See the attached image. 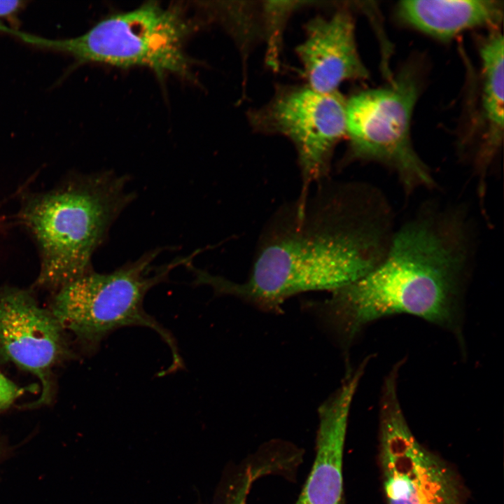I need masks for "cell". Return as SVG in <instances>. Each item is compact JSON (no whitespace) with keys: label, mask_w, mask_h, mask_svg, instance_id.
Instances as JSON below:
<instances>
[{"label":"cell","mask_w":504,"mask_h":504,"mask_svg":"<svg viewBox=\"0 0 504 504\" xmlns=\"http://www.w3.org/2000/svg\"><path fill=\"white\" fill-rule=\"evenodd\" d=\"M397 227L377 186L330 177L286 202L267 219L246 280L204 272L200 284L267 312L295 295L335 291L361 278L385 257Z\"/></svg>","instance_id":"6da1fadb"},{"label":"cell","mask_w":504,"mask_h":504,"mask_svg":"<svg viewBox=\"0 0 504 504\" xmlns=\"http://www.w3.org/2000/svg\"><path fill=\"white\" fill-rule=\"evenodd\" d=\"M477 237L465 204L426 201L397 225L382 262L331 292L317 304L318 313L345 350L373 322L408 314L451 333L465 356V298Z\"/></svg>","instance_id":"7a4b0ae2"},{"label":"cell","mask_w":504,"mask_h":504,"mask_svg":"<svg viewBox=\"0 0 504 504\" xmlns=\"http://www.w3.org/2000/svg\"><path fill=\"white\" fill-rule=\"evenodd\" d=\"M111 171L76 174L49 190L26 193L16 220L34 240L38 288L56 291L92 270L94 253L135 195Z\"/></svg>","instance_id":"3957f363"},{"label":"cell","mask_w":504,"mask_h":504,"mask_svg":"<svg viewBox=\"0 0 504 504\" xmlns=\"http://www.w3.org/2000/svg\"><path fill=\"white\" fill-rule=\"evenodd\" d=\"M162 250L158 248L146 252L108 273L91 270L57 290L50 310L64 330H69L92 351L106 337L121 328L152 329L172 353V363L167 373L183 368L176 339L146 312L144 301L152 288L167 280L176 267L191 263L200 251L166 264L154 265Z\"/></svg>","instance_id":"277c9868"},{"label":"cell","mask_w":504,"mask_h":504,"mask_svg":"<svg viewBox=\"0 0 504 504\" xmlns=\"http://www.w3.org/2000/svg\"><path fill=\"white\" fill-rule=\"evenodd\" d=\"M192 28L179 8L150 1L107 16L76 37L52 39L15 29L8 33L26 43L69 55L81 63L143 66L159 76L172 74L191 78L192 62L184 45Z\"/></svg>","instance_id":"5b68a950"},{"label":"cell","mask_w":504,"mask_h":504,"mask_svg":"<svg viewBox=\"0 0 504 504\" xmlns=\"http://www.w3.org/2000/svg\"><path fill=\"white\" fill-rule=\"evenodd\" d=\"M419 87L415 74L403 70L389 84L359 92L346 100L349 146L340 168L355 162L377 163L392 172L406 196L437 188L435 176L411 139Z\"/></svg>","instance_id":"8992f818"},{"label":"cell","mask_w":504,"mask_h":504,"mask_svg":"<svg viewBox=\"0 0 504 504\" xmlns=\"http://www.w3.org/2000/svg\"><path fill=\"white\" fill-rule=\"evenodd\" d=\"M401 359L385 376L379 397L380 463L386 504H461L450 469L412 433L399 400Z\"/></svg>","instance_id":"52a82bcc"},{"label":"cell","mask_w":504,"mask_h":504,"mask_svg":"<svg viewBox=\"0 0 504 504\" xmlns=\"http://www.w3.org/2000/svg\"><path fill=\"white\" fill-rule=\"evenodd\" d=\"M346 102L337 91L297 87L281 90L251 115L258 130L283 135L294 146L301 180L298 195L330 177L334 150L346 136Z\"/></svg>","instance_id":"ba28073f"},{"label":"cell","mask_w":504,"mask_h":504,"mask_svg":"<svg viewBox=\"0 0 504 504\" xmlns=\"http://www.w3.org/2000/svg\"><path fill=\"white\" fill-rule=\"evenodd\" d=\"M65 330L31 292L0 288V360L29 372L41 383L39 398L27 407L48 404L52 398V371L70 355Z\"/></svg>","instance_id":"9c48e42d"},{"label":"cell","mask_w":504,"mask_h":504,"mask_svg":"<svg viewBox=\"0 0 504 504\" xmlns=\"http://www.w3.org/2000/svg\"><path fill=\"white\" fill-rule=\"evenodd\" d=\"M296 52L307 86L316 92H335L345 80L368 77L357 49L354 22L346 10L311 20Z\"/></svg>","instance_id":"30bf717a"},{"label":"cell","mask_w":504,"mask_h":504,"mask_svg":"<svg viewBox=\"0 0 504 504\" xmlns=\"http://www.w3.org/2000/svg\"><path fill=\"white\" fill-rule=\"evenodd\" d=\"M363 371H352L318 410L315 460L295 504H343V452L354 396Z\"/></svg>","instance_id":"8fae6325"},{"label":"cell","mask_w":504,"mask_h":504,"mask_svg":"<svg viewBox=\"0 0 504 504\" xmlns=\"http://www.w3.org/2000/svg\"><path fill=\"white\" fill-rule=\"evenodd\" d=\"M403 22L442 41L474 28L496 27L503 16L497 0H406L396 8Z\"/></svg>","instance_id":"7c38bea8"},{"label":"cell","mask_w":504,"mask_h":504,"mask_svg":"<svg viewBox=\"0 0 504 504\" xmlns=\"http://www.w3.org/2000/svg\"><path fill=\"white\" fill-rule=\"evenodd\" d=\"M503 34L498 31H493L479 48L482 71V110L489 129L486 140L475 158L474 167L484 176L489 174L503 137Z\"/></svg>","instance_id":"4fadbf2b"},{"label":"cell","mask_w":504,"mask_h":504,"mask_svg":"<svg viewBox=\"0 0 504 504\" xmlns=\"http://www.w3.org/2000/svg\"><path fill=\"white\" fill-rule=\"evenodd\" d=\"M25 390V388L20 387L0 371V414L9 408Z\"/></svg>","instance_id":"5bb4252c"},{"label":"cell","mask_w":504,"mask_h":504,"mask_svg":"<svg viewBox=\"0 0 504 504\" xmlns=\"http://www.w3.org/2000/svg\"><path fill=\"white\" fill-rule=\"evenodd\" d=\"M258 473L253 471L247 472L241 479L239 487L233 493L227 504H246L247 496L253 481Z\"/></svg>","instance_id":"9a60e30c"},{"label":"cell","mask_w":504,"mask_h":504,"mask_svg":"<svg viewBox=\"0 0 504 504\" xmlns=\"http://www.w3.org/2000/svg\"><path fill=\"white\" fill-rule=\"evenodd\" d=\"M21 1H0V18L15 15L23 6Z\"/></svg>","instance_id":"2e32d148"},{"label":"cell","mask_w":504,"mask_h":504,"mask_svg":"<svg viewBox=\"0 0 504 504\" xmlns=\"http://www.w3.org/2000/svg\"><path fill=\"white\" fill-rule=\"evenodd\" d=\"M12 224L6 216L0 215V234L6 232L10 228Z\"/></svg>","instance_id":"e0dca14e"}]
</instances>
